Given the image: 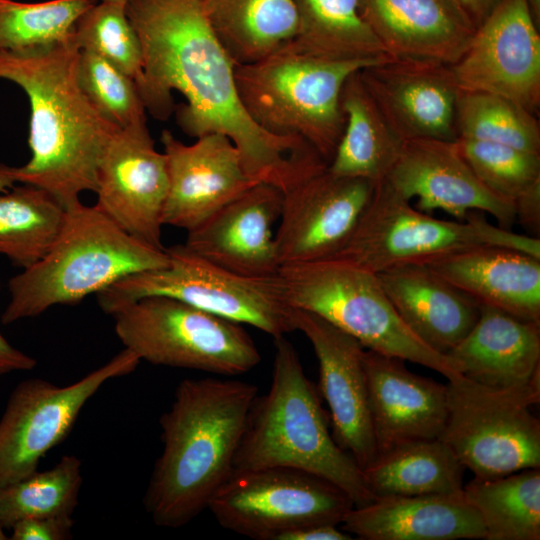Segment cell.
I'll list each match as a JSON object with an SVG mask.
<instances>
[{
	"instance_id": "obj_22",
	"label": "cell",
	"mask_w": 540,
	"mask_h": 540,
	"mask_svg": "<svg viewBox=\"0 0 540 540\" xmlns=\"http://www.w3.org/2000/svg\"><path fill=\"white\" fill-rule=\"evenodd\" d=\"M364 367L378 455L407 442L441 438L447 385L413 373L401 358L368 349Z\"/></svg>"
},
{
	"instance_id": "obj_46",
	"label": "cell",
	"mask_w": 540,
	"mask_h": 540,
	"mask_svg": "<svg viewBox=\"0 0 540 540\" xmlns=\"http://www.w3.org/2000/svg\"><path fill=\"white\" fill-rule=\"evenodd\" d=\"M5 539H7V537L4 533V529L0 525V540H5Z\"/></svg>"
},
{
	"instance_id": "obj_2",
	"label": "cell",
	"mask_w": 540,
	"mask_h": 540,
	"mask_svg": "<svg viewBox=\"0 0 540 540\" xmlns=\"http://www.w3.org/2000/svg\"><path fill=\"white\" fill-rule=\"evenodd\" d=\"M80 49L66 42L0 51V78L14 82L30 103V160L0 164L15 182L39 187L65 209L95 193L100 159L120 129L88 99L78 80Z\"/></svg>"
},
{
	"instance_id": "obj_27",
	"label": "cell",
	"mask_w": 540,
	"mask_h": 540,
	"mask_svg": "<svg viewBox=\"0 0 540 540\" xmlns=\"http://www.w3.org/2000/svg\"><path fill=\"white\" fill-rule=\"evenodd\" d=\"M405 325L429 348L447 355L472 329L479 305L426 264L376 274Z\"/></svg>"
},
{
	"instance_id": "obj_18",
	"label": "cell",
	"mask_w": 540,
	"mask_h": 540,
	"mask_svg": "<svg viewBox=\"0 0 540 540\" xmlns=\"http://www.w3.org/2000/svg\"><path fill=\"white\" fill-rule=\"evenodd\" d=\"M385 181L406 200L417 198L416 209L424 213L443 210L463 220L479 211L507 230L517 220L515 205L479 180L455 141L406 140Z\"/></svg>"
},
{
	"instance_id": "obj_17",
	"label": "cell",
	"mask_w": 540,
	"mask_h": 540,
	"mask_svg": "<svg viewBox=\"0 0 540 540\" xmlns=\"http://www.w3.org/2000/svg\"><path fill=\"white\" fill-rule=\"evenodd\" d=\"M295 330L311 343L319 367V390L329 408L332 435L363 470L378 456L366 373L365 348L322 317L294 308Z\"/></svg>"
},
{
	"instance_id": "obj_20",
	"label": "cell",
	"mask_w": 540,
	"mask_h": 540,
	"mask_svg": "<svg viewBox=\"0 0 540 540\" xmlns=\"http://www.w3.org/2000/svg\"><path fill=\"white\" fill-rule=\"evenodd\" d=\"M366 88L390 125L404 140L457 139L456 107L460 89L449 66L390 58L359 71Z\"/></svg>"
},
{
	"instance_id": "obj_15",
	"label": "cell",
	"mask_w": 540,
	"mask_h": 540,
	"mask_svg": "<svg viewBox=\"0 0 540 540\" xmlns=\"http://www.w3.org/2000/svg\"><path fill=\"white\" fill-rule=\"evenodd\" d=\"M376 184L337 176L328 167L283 192L274 235L280 267L333 257L346 244Z\"/></svg>"
},
{
	"instance_id": "obj_25",
	"label": "cell",
	"mask_w": 540,
	"mask_h": 540,
	"mask_svg": "<svg viewBox=\"0 0 540 540\" xmlns=\"http://www.w3.org/2000/svg\"><path fill=\"white\" fill-rule=\"evenodd\" d=\"M371 30L393 58L446 65L467 49L474 28L449 0H360Z\"/></svg>"
},
{
	"instance_id": "obj_13",
	"label": "cell",
	"mask_w": 540,
	"mask_h": 540,
	"mask_svg": "<svg viewBox=\"0 0 540 540\" xmlns=\"http://www.w3.org/2000/svg\"><path fill=\"white\" fill-rule=\"evenodd\" d=\"M140 361L124 348L66 386L40 378L18 383L0 418V488L35 472L40 460L69 434L89 399L109 380L133 372Z\"/></svg>"
},
{
	"instance_id": "obj_26",
	"label": "cell",
	"mask_w": 540,
	"mask_h": 540,
	"mask_svg": "<svg viewBox=\"0 0 540 540\" xmlns=\"http://www.w3.org/2000/svg\"><path fill=\"white\" fill-rule=\"evenodd\" d=\"M341 524L364 540L485 539L483 523L462 493L377 497L353 507Z\"/></svg>"
},
{
	"instance_id": "obj_45",
	"label": "cell",
	"mask_w": 540,
	"mask_h": 540,
	"mask_svg": "<svg viewBox=\"0 0 540 540\" xmlns=\"http://www.w3.org/2000/svg\"><path fill=\"white\" fill-rule=\"evenodd\" d=\"M100 1L116 3V4H120L124 6H126V4L129 2V0H100Z\"/></svg>"
},
{
	"instance_id": "obj_3",
	"label": "cell",
	"mask_w": 540,
	"mask_h": 540,
	"mask_svg": "<svg viewBox=\"0 0 540 540\" xmlns=\"http://www.w3.org/2000/svg\"><path fill=\"white\" fill-rule=\"evenodd\" d=\"M258 396L233 379L181 381L160 417L162 451L144 496L152 521L179 528L196 518L234 470V460Z\"/></svg>"
},
{
	"instance_id": "obj_1",
	"label": "cell",
	"mask_w": 540,
	"mask_h": 540,
	"mask_svg": "<svg viewBox=\"0 0 540 540\" xmlns=\"http://www.w3.org/2000/svg\"><path fill=\"white\" fill-rule=\"evenodd\" d=\"M127 16L143 51L140 95L150 114L167 119L176 109L189 137L219 133L240 153L247 174L282 192L326 167L305 141L271 134L240 98L235 62L215 34L203 0H129Z\"/></svg>"
},
{
	"instance_id": "obj_7",
	"label": "cell",
	"mask_w": 540,
	"mask_h": 540,
	"mask_svg": "<svg viewBox=\"0 0 540 540\" xmlns=\"http://www.w3.org/2000/svg\"><path fill=\"white\" fill-rule=\"evenodd\" d=\"M278 276L288 303L312 312L354 337L365 349L463 377L447 356L424 344L402 321L375 273L336 260L282 265Z\"/></svg>"
},
{
	"instance_id": "obj_39",
	"label": "cell",
	"mask_w": 540,
	"mask_h": 540,
	"mask_svg": "<svg viewBox=\"0 0 540 540\" xmlns=\"http://www.w3.org/2000/svg\"><path fill=\"white\" fill-rule=\"evenodd\" d=\"M78 80L91 103L120 129L145 125L146 107L136 82L99 55L80 50Z\"/></svg>"
},
{
	"instance_id": "obj_14",
	"label": "cell",
	"mask_w": 540,
	"mask_h": 540,
	"mask_svg": "<svg viewBox=\"0 0 540 540\" xmlns=\"http://www.w3.org/2000/svg\"><path fill=\"white\" fill-rule=\"evenodd\" d=\"M448 66L460 90L496 94L539 115L540 35L527 0H501Z\"/></svg>"
},
{
	"instance_id": "obj_38",
	"label": "cell",
	"mask_w": 540,
	"mask_h": 540,
	"mask_svg": "<svg viewBox=\"0 0 540 540\" xmlns=\"http://www.w3.org/2000/svg\"><path fill=\"white\" fill-rule=\"evenodd\" d=\"M72 37L80 50L104 58L140 88L144 76L143 51L124 5L97 2L77 20Z\"/></svg>"
},
{
	"instance_id": "obj_10",
	"label": "cell",
	"mask_w": 540,
	"mask_h": 540,
	"mask_svg": "<svg viewBox=\"0 0 540 540\" xmlns=\"http://www.w3.org/2000/svg\"><path fill=\"white\" fill-rule=\"evenodd\" d=\"M111 316L124 348L154 365L234 376L261 361L242 324L175 298L143 297Z\"/></svg>"
},
{
	"instance_id": "obj_35",
	"label": "cell",
	"mask_w": 540,
	"mask_h": 540,
	"mask_svg": "<svg viewBox=\"0 0 540 540\" xmlns=\"http://www.w3.org/2000/svg\"><path fill=\"white\" fill-rule=\"evenodd\" d=\"M82 485L81 461L63 456L52 468L35 471L0 488V525L11 527L19 520L44 516H72Z\"/></svg>"
},
{
	"instance_id": "obj_4",
	"label": "cell",
	"mask_w": 540,
	"mask_h": 540,
	"mask_svg": "<svg viewBox=\"0 0 540 540\" xmlns=\"http://www.w3.org/2000/svg\"><path fill=\"white\" fill-rule=\"evenodd\" d=\"M268 392L249 412L234 470L286 467L319 476L343 490L354 507L375 500L362 469L335 441L318 391L285 336L274 339Z\"/></svg>"
},
{
	"instance_id": "obj_43",
	"label": "cell",
	"mask_w": 540,
	"mask_h": 540,
	"mask_svg": "<svg viewBox=\"0 0 540 540\" xmlns=\"http://www.w3.org/2000/svg\"><path fill=\"white\" fill-rule=\"evenodd\" d=\"M466 18L469 24L477 28L492 9L501 0H449Z\"/></svg>"
},
{
	"instance_id": "obj_42",
	"label": "cell",
	"mask_w": 540,
	"mask_h": 540,
	"mask_svg": "<svg viewBox=\"0 0 540 540\" xmlns=\"http://www.w3.org/2000/svg\"><path fill=\"white\" fill-rule=\"evenodd\" d=\"M338 525L315 524L290 531L280 540H350L352 535L340 530Z\"/></svg>"
},
{
	"instance_id": "obj_33",
	"label": "cell",
	"mask_w": 540,
	"mask_h": 540,
	"mask_svg": "<svg viewBox=\"0 0 540 540\" xmlns=\"http://www.w3.org/2000/svg\"><path fill=\"white\" fill-rule=\"evenodd\" d=\"M458 149L479 180L515 205L516 219L540 232V154L507 145L457 138Z\"/></svg>"
},
{
	"instance_id": "obj_6",
	"label": "cell",
	"mask_w": 540,
	"mask_h": 540,
	"mask_svg": "<svg viewBox=\"0 0 540 540\" xmlns=\"http://www.w3.org/2000/svg\"><path fill=\"white\" fill-rule=\"evenodd\" d=\"M378 62L324 58L290 43L255 63L236 65L235 78L259 126L302 139L329 165L345 126L343 86L351 74Z\"/></svg>"
},
{
	"instance_id": "obj_37",
	"label": "cell",
	"mask_w": 540,
	"mask_h": 540,
	"mask_svg": "<svg viewBox=\"0 0 540 540\" xmlns=\"http://www.w3.org/2000/svg\"><path fill=\"white\" fill-rule=\"evenodd\" d=\"M98 0H0V51L66 42L77 20Z\"/></svg>"
},
{
	"instance_id": "obj_9",
	"label": "cell",
	"mask_w": 540,
	"mask_h": 540,
	"mask_svg": "<svg viewBox=\"0 0 540 540\" xmlns=\"http://www.w3.org/2000/svg\"><path fill=\"white\" fill-rule=\"evenodd\" d=\"M167 266L124 277L96 294L103 312L118 310L147 296H166L253 326L274 339L294 331V308L277 275L249 277L226 270L184 244L165 247Z\"/></svg>"
},
{
	"instance_id": "obj_23",
	"label": "cell",
	"mask_w": 540,
	"mask_h": 540,
	"mask_svg": "<svg viewBox=\"0 0 540 540\" xmlns=\"http://www.w3.org/2000/svg\"><path fill=\"white\" fill-rule=\"evenodd\" d=\"M469 333L447 356L466 379L482 386L540 391V324L479 305Z\"/></svg>"
},
{
	"instance_id": "obj_28",
	"label": "cell",
	"mask_w": 540,
	"mask_h": 540,
	"mask_svg": "<svg viewBox=\"0 0 540 540\" xmlns=\"http://www.w3.org/2000/svg\"><path fill=\"white\" fill-rule=\"evenodd\" d=\"M359 71L348 77L342 89L345 126L328 169L337 176L377 184L387 178L405 141L386 119Z\"/></svg>"
},
{
	"instance_id": "obj_16",
	"label": "cell",
	"mask_w": 540,
	"mask_h": 540,
	"mask_svg": "<svg viewBox=\"0 0 540 540\" xmlns=\"http://www.w3.org/2000/svg\"><path fill=\"white\" fill-rule=\"evenodd\" d=\"M169 189L165 154L145 125L119 129L98 165L96 206L134 238L158 249Z\"/></svg>"
},
{
	"instance_id": "obj_29",
	"label": "cell",
	"mask_w": 540,
	"mask_h": 540,
	"mask_svg": "<svg viewBox=\"0 0 540 540\" xmlns=\"http://www.w3.org/2000/svg\"><path fill=\"white\" fill-rule=\"evenodd\" d=\"M208 20L236 65L255 63L292 43L294 0H203Z\"/></svg>"
},
{
	"instance_id": "obj_8",
	"label": "cell",
	"mask_w": 540,
	"mask_h": 540,
	"mask_svg": "<svg viewBox=\"0 0 540 540\" xmlns=\"http://www.w3.org/2000/svg\"><path fill=\"white\" fill-rule=\"evenodd\" d=\"M481 245L524 251L540 257V239L488 222L470 212L459 222L432 217L412 207L384 180L346 244L329 259L341 260L372 273L406 264H428L452 252Z\"/></svg>"
},
{
	"instance_id": "obj_24",
	"label": "cell",
	"mask_w": 540,
	"mask_h": 540,
	"mask_svg": "<svg viewBox=\"0 0 540 540\" xmlns=\"http://www.w3.org/2000/svg\"><path fill=\"white\" fill-rule=\"evenodd\" d=\"M426 265L478 305L540 324V257L481 245L452 252Z\"/></svg>"
},
{
	"instance_id": "obj_41",
	"label": "cell",
	"mask_w": 540,
	"mask_h": 540,
	"mask_svg": "<svg viewBox=\"0 0 540 540\" xmlns=\"http://www.w3.org/2000/svg\"><path fill=\"white\" fill-rule=\"evenodd\" d=\"M36 365L37 361L35 358L14 347L0 333V375L15 371H28Z\"/></svg>"
},
{
	"instance_id": "obj_36",
	"label": "cell",
	"mask_w": 540,
	"mask_h": 540,
	"mask_svg": "<svg viewBox=\"0 0 540 540\" xmlns=\"http://www.w3.org/2000/svg\"><path fill=\"white\" fill-rule=\"evenodd\" d=\"M456 131L457 138L497 143L540 154L538 116L496 94L460 90Z\"/></svg>"
},
{
	"instance_id": "obj_21",
	"label": "cell",
	"mask_w": 540,
	"mask_h": 540,
	"mask_svg": "<svg viewBox=\"0 0 540 540\" xmlns=\"http://www.w3.org/2000/svg\"><path fill=\"white\" fill-rule=\"evenodd\" d=\"M283 192L259 182L188 231L184 245L226 270L249 277L278 274L273 226L282 209Z\"/></svg>"
},
{
	"instance_id": "obj_11",
	"label": "cell",
	"mask_w": 540,
	"mask_h": 540,
	"mask_svg": "<svg viewBox=\"0 0 540 540\" xmlns=\"http://www.w3.org/2000/svg\"><path fill=\"white\" fill-rule=\"evenodd\" d=\"M447 399L440 439L475 478L540 467V421L530 411L539 390H498L461 377L448 381Z\"/></svg>"
},
{
	"instance_id": "obj_19",
	"label": "cell",
	"mask_w": 540,
	"mask_h": 540,
	"mask_svg": "<svg viewBox=\"0 0 540 540\" xmlns=\"http://www.w3.org/2000/svg\"><path fill=\"white\" fill-rule=\"evenodd\" d=\"M160 140L169 176L163 226L191 231L259 183L247 174L239 151L225 135L207 134L187 145L163 130Z\"/></svg>"
},
{
	"instance_id": "obj_5",
	"label": "cell",
	"mask_w": 540,
	"mask_h": 540,
	"mask_svg": "<svg viewBox=\"0 0 540 540\" xmlns=\"http://www.w3.org/2000/svg\"><path fill=\"white\" fill-rule=\"evenodd\" d=\"M169 263L164 249L129 235L96 205L65 209L62 227L46 254L10 278V299L1 323L41 315L56 305L76 304L126 276Z\"/></svg>"
},
{
	"instance_id": "obj_30",
	"label": "cell",
	"mask_w": 540,
	"mask_h": 540,
	"mask_svg": "<svg viewBox=\"0 0 540 540\" xmlns=\"http://www.w3.org/2000/svg\"><path fill=\"white\" fill-rule=\"evenodd\" d=\"M465 467L440 438L398 445L362 470L372 495L460 494Z\"/></svg>"
},
{
	"instance_id": "obj_12",
	"label": "cell",
	"mask_w": 540,
	"mask_h": 540,
	"mask_svg": "<svg viewBox=\"0 0 540 540\" xmlns=\"http://www.w3.org/2000/svg\"><path fill=\"white\" fill-rule=\"evenodd\" d=\"M354 507L333 483L286 467L233 470L208 508L218 524L254 540H280L315 524L339 525Z\"/></svg>"
},
{
	"instance_id": "obj_31",
	"label": "cell",
	"mask_w": 540,
	"mask_h": 540,
	"mask_svg": "<svg viewBox=\"0 0 540 540\" xmlns=\"http://www.w3.org/2000/svg\"><path fill=\"white\" fill-rule=\"evenodd\" d=\"M299 31L292 44L334 60L385 61L391 57L361 12L360 0H294Z\"/></svg>"
},
{
	"instance_id": "obj_44",
	"label": "cell",
	"mask_w": 540,
	"mask_h": 540,
	"mask_svg": "<svg viewBox=\"0 0 540 540\" xmlns=\"http://www.w3.org/2000/svg\"><path fill=\"white\" fill-rule=\"evenodd\" d=\"M15 181L0 169V193L14 187Z\"/></svg>"
},
{
	"instance_id": "obj_40",
	"label": "cell",
	"mask_w": 540,
	"mask_h": 540,
	"mask_svg": "<svg viewBox=\"0 0 540 540\" xmlns=\"http://www.w3.org/2000/svg\"><path fill=\"white\" fill-rule=\"evenodd\" d=\"M72 516L31 517L12 527V540H66L72 537Z\"/></svg>"
},
{
	"instance_id": "obj_32",
	"label": "cell",
	"mask_w": 540,
	"mask_h": 540,
	"mask_svg": "<svg viewBox=\"0 0 540 540\" xmlns=\"http://www.w3.org/2000/svg\"><path fill=\"white\" fill-rule=\"evenodd\" d=\"M465 500L478 513L486 540L540 539V470L523 469L463 486Z\"/></svg>"
},
{
	"instance_id": "obj_34",
	"label": "cell",
	"mask_w": 540,
	"mask_h": 540,
	"mask_svg": "<svg viewBox=\"0 0 540 540\" xmlns=\"http://www.w3.org/2000/svg\"><path fill=\"white\" fill-rule=\"evenodd\" d=\"M65 208L47 191L29 184L0 194V255L28 268L39 261L57 237Z\"/></svg>"
}]
</instances>
